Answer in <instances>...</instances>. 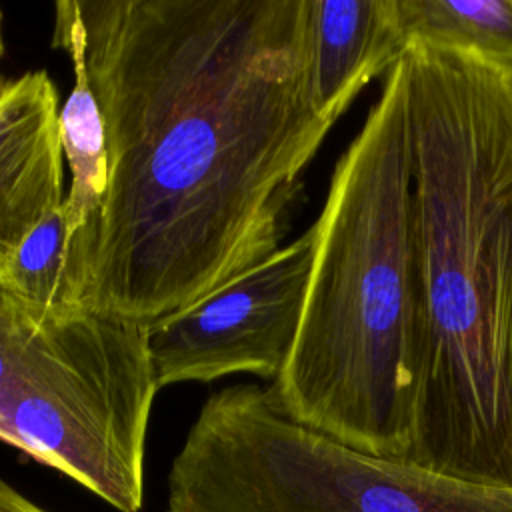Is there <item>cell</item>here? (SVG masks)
<instances>
[{"mask_svg": "<svg viewBox=\"0 0 512 512\" xmlns=\"http://www.w3.org/2000/svg\"><path fill=\"white\" fill-rule=\"evenodd\" d=\"M58 90L44 70L6 82L0 98V270L64 204Z\"/></svg>", "mask_w": 512, "mask_h": 512, "instance_id": "7", "label": "cell"}, {"mask_svg": "<svg viewBox=\"0 0 512 512\" xmlns=\"http://www.w3.org/2000/svg\"><path fill=\"white\" fill-rule=\"evenodd\" d=\"M156 392L146 326L74 308L44 322L24 354L0 400V442L138 512Z\"/></svg>", "mask_w": 512, "mask_h": 512, "instance_id": "5", "label": "cell"}, {"mask_svg": "<svg viewBox=\"0 0 512 512\" xmlns=\"http://www.w3.org/2000/svg\"><path fill=\"white\" fill-rule=\"evenodd\" d=\"M404 44L512 68V0H396Z\"/></svg>", "mask_w": 512, "mask_h": 512, "instance_id": "10", "label": "cell"}, {"mask_svg": "<svg viewBox=\"0 0 512 512\" xmlns=\"http://www.w3.org/2000/svg\"><path fill=\"white\" fill-rule=\"evenodd\" d=\"M2 54H4V38H2V10H0V58H2ZM4 90H6V82H0V98H2Z\"/></svg>", "mask_w": 512, "mask_h": 512, "instance_id": "14", "label": "cell"}, {"mask_svg": "<svg viewBox=\"0 0 512 512\" xmlns=\"http://www.w3.org/2000/svg\"><path fill=\"white\" fill-rule=\"evenodd\" d=\"M412 152L402 56L314 222L298 334L272 388L300 424L406 460L412 424Z\"/></svg>", "mask_w": 512, "mask_h": 512, "instance_id": "3", "label": "cell"}, {"mask_svg": "<svg viewBox=\"0 0 512 512\" xmlns=\"http://www.w3.org/2000/svg\"><path fill=\"white\" fill-rule=\"evenodd\" d=\"M314 244L312 224L214 294L146 326L156 388L242 372L276 380L298 334Z\"/></svg>", "mask_w": 512, "mask_h": 512, "instance_id": "6", "label": "cell"}, {"mask_svg": "<svg viewBox=\"0 0 512 512\" xmlns=\"http://www.w3.org/2000/svg\"><path fill=\"white\" fill-rule=\"evenodd\" d=\"M412 424L404 462L512 490V94L506 68L408 44Z\"/></svg>", "mask_w": 512, "mask_h": 512, "instance_id": "2", "label": "cell"}, {"mask_svg": "<svg viewBox=\"0 0 512 512\" xmlns=\"http://www.w3.org/2000/svg\"><path fill=\"white\" fill-rule=\"evenodd\" d=\"M166 512H512V490L350 448L294 420L272 386L236 384L192 422Z\"/></svg>", "mask_w": 512, "mask_h": 512, "instance_id": "4", "label": "cell"}, {"mask_svg": "<svg viewBox=\"0 0 512 512\" xmlns=\"http://www.w3.org/2000/svg\"><path fill=\"white\" fill-rule=\"evenodd\" d=\"M42 324L0 286V400Z\"/></svg>", "mask_w": 512, "mask_h": 512, "instance_id": "12", "label": "cell"}, {"mask_svg": "<svg viewBox=\"0 0 512 512\" xmlns=\"http://www.w3.org/2000/svg\"><path fill=\"white\" fill-rule=\"evenodd\" d=\"M60 50L70 58L74 74V86L60 108L62 154L72 174V184L62 204L68 256L86 238L98 216L106 190L108 166L104 126L82 58L72 46H62Z\"/></svg>", "mask_w": 512, "mask_h": 512, "instance_id": "9", "label": "cell"}, {"mask_svg": "<svg viewBox=\"0 0 512 512\" xmlns=\"http://www.w3.org/2000/svg\"><path fill=\"white\" fill-rule=\"evenodd\" d=\"M506 78H508V86H510V94H512V68L506 70Z\"/></svg>", "mask_w": 512, "mask_h": 512, "instance_id": "15", "label": "cell"}, {"mask_svg": "<svg viewBox=\"0 0 512 512\" xmlns=\"http://www.w3.org/2000/svg\"><path fill=\"white\" fill-rule=\"evenodd\" d=\"M66 218L62 206L40 222L0 270V286L36 320L48 322L74 308L62 304Z\"/></svg>", "mask_w": 512, "mask_h": 512, "instance_id": "11", "label": "cell"}, {"mask_svg": "<svg viewBox=\"0 0 512 512\" xmlns=\"http://www.w3.org/2000/svg\"><path fill=\"white\" fill-rule=\"evenodd\" d=\"M0 512H48L0 476Z\"/></svg>", "mask_w": 512, "mask_h": 512, "instance_id": "13", "label": "cell"}, {"mask_svg": "<svg viewBox=\"0 0 512 512\" xmlns=\"http://www.w3.org/2000/svg\"><path fill=\"white\" fill-rule=\"evenodd\" d=\"M106 190L66 256L62 304L150 326L280 248L332 122L306 82V0H60Z\"/></svg>", "mask_w": 512, "mask_h": 512, "instance_id": "1", "label": "cell"}, {"mask_svg": "<svg viewBox=\"0 0 512 512\" xmlns=\"http://www.w3.org/2000/svg\"><path fill=\"white\" fill-rule=\"evenodd\" d=\"M404 48L396 0H306V82L314 110L334 124Z\"/></svg>", "mask_w": 512, "mask_h": 512, "instance_id": "8", "label": "cell"}]
</instances>
